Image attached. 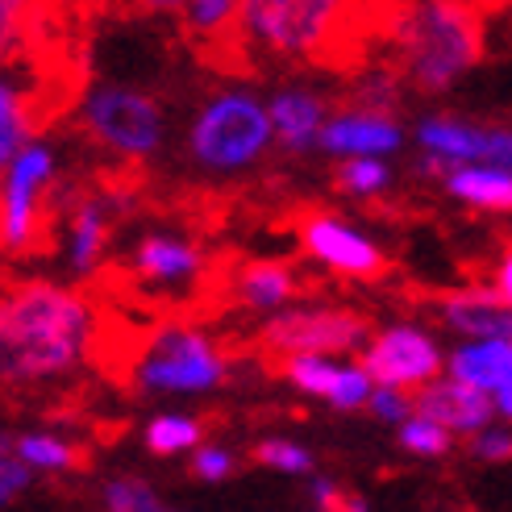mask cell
I'll list each match as a JSON object with an SVG mask.
<instances>
[{
	"label": "cell",
	"instance_id": "e575fe53",
	"mask_svg": "<svg viewBox=\"0 0 512 512\" xmlns=\"http://www.w3.org/2000/svg\"><path fill=\"white\" fill-rule=\"evenodd\" d=\"M313 496H317L321 512H367L363 500L350 496V492H342L338 483H329V479H313Z\"/></svg>",
	"mask_w": 512,
	"mask_h": 512
},
{
	"label": "cell",
	"instance_id": "7c38bea8",
	"mask_svg": "<svg viewBox=\"0 0 512 512\" xmlns=\"http://www.w3.org/2000/svg\"><path fill=\"white\" fill-rule=\"evenodd\" d=\"M413 413L438 421L442 429L450 433H479L483 425L496 421V408H492V396L479 392V388H467L458 379H429L425 388H417L413 396Z\"/></svg>",
	"mask_w": 512,
	"mask_h": 512
},
{
	"label": "cell",
	"instance_id": "ac0fdd59",
	"mask_svg": "<svg viewBox=\"0 0 512 512\" xmlns=\"http://www.w3.org/2000/svg\"><path fill=\"white\" fill-rule=\"evenodd\" d=\"M442 179L450 196L475 204L483 213H504L512 204V175L500 163H450Z\"/></svg>",
	"mask_w": 512,
	"mask_h": 512
},
{
	"label": "cell",
	"instance_id": "52a82bcc",
	"mask_svg": "<svg viewBox=\"0 0 512 512\" xmlns=\"http://www.w3.org/2000/svg\"><path fill=\"white\" fill-rule=\"evenodd\" d=\"M55 184V150L30 138L0 167V246L30 250L42 242L46 188Z\"/></svg>",
	"mask_w": 512,
	"mask_h": 512
},
{
	"label": "cell",
	"instance_id": "8d00e7d4",
	"mask_svg": "<svg viewBox=\"0 0 512 512\" xmlns=\"http://www.w3.org/2000/svg\"><path fill=\"white\" fill-rule=\"evenodd\" d=\"M38 9H46V0H0V13H9L17 21H34Z\"/></svg>",
	"mask_w": 512,
	"mask_h": 512
},
{
	"label": "cell",
	"instance_id": "7402d4cb",
	"mask_svg": "<svg viewBox=\"0 0 512 512\" xmlns=\"http://www.w3.org/2000/svg\"><path fill=\"white\" fill-rule=\"evenodd\" d=\"M184 34L200 46H234V21H238V0H184Z\"/></svg>",
	"mask_w": 512,
	"mask_h": 512
},
{
	"label": "cell",
	"instance_id": "e0dca14e",
	"mask_svg": "<svg viewBox=\"0 0 512 512\" xmlns=\"http://www.w3.org/2000/svg\"><path fill=\"white\" fill-rule=\"evenodd\" d=\"M38 109H42V100L0 67V167L30 138H38V125H42Z\"/></svg>",
	"mask_w": 512,
	"mask_h": 512
},
{
	"label": "cell",
	"instance_id": "ba28073f",
	"mask_svg": "<svg viewBox=\"0 0 512 512\" xmlns=\"http://www.w3.org/2000/svg\"><path fill=\"white\" fill-rule=\"evenodd\" d=\"M371 321L354 309H288L259 329V346L271 358L284 354H350L367 346Z\"/></svg>",
	"mask_w": 512,
	"mask_h": 512
},
{
	"label": "cell",
	"instance_id": "d6986e66",
	"mask_svg": "<svg viewBox=\"0 0 512 512\" xmlns=\"http://www.w3.org/2000/svg\"><path fill=\"white\" fill-rule=\"evenodd\" d=\"M200 267H204L200 250L175 234H150L134 254V271L142 279H155V284H184Z\"/></svg>",
	"mask_w": 512,
	"mask_h": 512
},
{
	"label": "cell",
	"instance_id": "30bf717a",
	"mask_svg": "<svg viewBox=\"0 0 512 512\" xmlns=\"http://www.w3.org/2000/svg\"><path fill=\"white\" fill-rule=\"evenodd\" d=\"M300 242L321 267L350 275V279H379L388 271L383 250L367 234H358L354 225L329 217V213H304L300 217Z\"/></svg>",
	"mask_w": 512,
	"mask_h": 512
},
{
	"label": "cell",
	"instance_id": "603a6c76",
	"mask_svg": "<svg viewBox=\"0 0 512 512\" xmlns=\"http://www.w3.org/2000/svg\"><path fill=\"white\" fill-rule=\"evenodd\" d=\"M275 371L288 383H296L300 392L329 400L338 388L342 363H334V354H284V358H275Z\"/></svg>",
	"mask_w": 512,
	"mask_h": 512
},
{
	"label": "cell",
	"instance_id": "ab89813d",
	"mask_svg": "<svg viewBox=\"0 0 512 512\" xmlns=\"http://www.w3.org/2000/svg\"><path fill=\"white\" fill-rule=\"evenodd\" d=\"M475 5H483V9L492 13V9H500V5H504V0H475Z\"/></svg>",
	"mask_w": 512,
	"mask_h": 512
},
{
	"label": "cell",
	"instance_id": "277c9868",
	"mask_svg": "<svg viewBox=\"0 0 512 512\" xmlns=\"http://www.w3.org/2000/svg\"><path fill=\"white\" fill-rule=\"evenodd\" d=\"M192 155L209 171H246L254 167L271 146V121L267 105L254 92H221L204 100L192 121Z\"/></svg>",
	"mask_w": 512,
	"mask_h": 512
},
{
	"label": "cell",
	"instance_id": "ffe728a7",
	"mask_svg": "<svg viewBox=\"0 0 512 512\" xmlns=\"http://www.w3.org/2000/svg\"><path fill=\"white\" fill-rule=\"evenodd\" d=\"M67 259L80 275H92L105 259L109 246V204L105 200H80L71 213V238H67Z\"/></svg>",
	"mask_w": 512,
	"mask_h": 512
},
{
	"label": "cell",
	"instance_id": "8992f818",
	"mask_svg": "<svg viewBox=\"0 0 512 512\" xmlns=\"http://www.w3.org/2000/svg\"><path fill=\"white\" fill-rule=\"evenodd\" d=\"M80 121L100 146H109L113 155L134 159V163L150 159L163 142L159 100L138 92V88H121V84L96 88L80 105Z\"/></svg>",
	"mask_w": 512,
	"mask_h": 512
},
{
	"label": "cell",
	"instance_id": "1f68e13d",
	"mask_svg": "<svg viewBox=\"0 0 512 512\" xmlns=\"http://www.w3.org/2000/svg\"><path fill=\"white\" fill-rule=\"evenodd\" d=\"M234 467H238V458L229 454L225 446H196L192 450V475L196 479H209V483H221V479H229L234 475Z\"/></svg>",
	"mask_w": 512,
	"mask_h": 512
},
{
	"label": "cell",
	"instance_id": "484cf974",
	"mask_svg": "<svg viewBox=\"0 0 512 512\" xmlns=\"http://www.w3.org/2000/svg\"><path fill=\"white\" fill-rule=\"evenodd\" d=\"M338 184L354 196H379V192L392 188V167L379 155H350L338 167Z\"/></svg>",
	"mask_w": 512,
	"mask_h": 512
},
{
	"label": "cell",
	"instance_id": "4fadbf2b",
	"mask_svg": "<svg viewBox=\"0 0 512 512\" xmlns=\"http://www.w3.org/2000/svg\"><path fill=\"white\" fill-rule=\"evenodd\" d=\"M438 313L446 329L463 334L467 342L475 338H508L512 334V317H508V300L492 284H471L458 292L438 296Z\"/></svg>",
	"mask_w": 512,
	"mask_h": 512
},
{
	"label": "cell",
	"instance_id": "2e32d148",
	"mask_svg": "<svg viewBox=\"0 0 512 512\" xmlns=\"http://www.w3.org/2000/svg\"><path fill=\"white\" fill-rule=\"evenodd\" d=\"M450 379L467 383V388L479 392H496L504 383H512V342L508 338H475L463 342L450 354Z\"/></svg>",
	"mask_w": 512,
	"mask_h": 512
},
{
	"label": "cell",
	"instance_id": "9c48e42d",
	"mask_svg": "<svg viewBox=\"0 0 512 512\" xmlns=\"http://www.w3.org/2000/svg\"><path fill=\"white\" fill-rule=\"evenodd\" d=\"M363 371L371 375V383H383V388H404L417 392L429 379H438L442 371V350L425 329L417 325H392L379 329V334L367 338L363 346Z\"/></svg>",
	"mask_w": 512,
	"mask_h": 512
},
{
	"label": "cell",
	"instance_id": "5b68a950",
	"mask_svg": "<svg viewBox=\"0 0 512 512\" xmlns=\"http://www.w3.org/2000/svg\"><path fill=\"white\" fill-rule=\"evenodd\" d=\"M225 371H229V363L209 334L171 325L146 342L142 358L134 363V383L142 392L196 396V392H213L225 379Z\"/></svg>",
	"mask_w": 512,
	"mask_h": 512
},
{
	"label": "cell",
	"instance_id": "d590c367",
	"mask_svg": "<svg viewBox=\"0 0 512 512\" xmlns=\"http://www.w3.org/2000/svg\"><path fill=\"white\" fill-rule=\"evenodd\" d=\"M25 25H30V21H17L9 13H0V67L17 55V46L25 42Z\"/></svg>",
	"mask_w": 512,
	"mask_h": 512
},
{
	"label": "cell",
	"instance_id": "6da1fadb",
	"mask_svg": "<svg viewBox=\"0 0 512 512\" xmlns=\"http://www.w3.org/2000/svg\"><path fill=\"white\" fill-rule=\"evenodd\" d=\"M88 296L25 279L0 292V383H42L84 363L92 346Z\"/></svg>",
	"mask_w": 512,
	"mask_h": 512
},
{
	"label": "cell",
	"instance_id": "9a60e30c",
	"mask_svg": "<svg viewBox=\"0 0 512 512\" xmlns=\"http://www.w3.org/2000/svg\"><path fill=\"white\" fill-rule=\"evenodd\" d=\"M267 121H271V142L292 150V155H304L309 146H317V134L325 125V100L304 88H284L271 96Z\"/></svg>",
	"mask_w": 512,
	"mask_h": 512
},
{
	"label": "cell",
	"instance_id": "836d02e7",
	"mask_svg": "<svg viewBox=\"0 0 512 512\" xmlns=\"http://www.w3.org/2000/svg\"><path fill=\"white\" fill-rule=\"evenodd\" d=\"M471 446L475 454L483 458V463H504V458L512 454V438H508V429H496V425H483L479 433H471Z\"/></svg>",
	"mask_w": 512,
	"mask_h": 512
},
{
	"label": "cell",
	"instance_id": "3957f363",
	"mask_svg": "<svg viewBox=\"0 0 512 512\" xmlns=\"http://www.w3.org/2000/svg\"><path fill=\"white\" fill-rule=\"evenodd\" d=\"M367 13V0H238L234 46L267 59H338V46Z\"/></svg>",
	"mask_w": 512,
	"mask_h": 512
},
{
	"label": "cell",
	"instance_id": "44dd1931",
	"mask_svg": "<svg viewBox=\"0 0 512 512\" xmlns=\"http://www.w3.org/2000/svg\"><path fill=\"white\" fill-rule=\"evenodd\" d=\"M238 296L250 309H284V304L296 296V271L292 263H279V259H263V263H246L238 271Z\"/></svg>",
	"mask_w": 512,
	"mask_h": 512
},
{
	"label": "cell",
	"instance_id": "d6a6232c",
	"mask_svg": "<svg viewBox=\"0 0 512 512\" xmlns=\"http://www.w3.org/2000/svg\"><path fill=\"white\" fill-rule=\"evenodd\" d=\"M367 404L375 408L383 421H396V425H400L408 413H413V396H408L404 388H383V383H375V388H371Z\"/></svg>",
	"mask_w": 512,
	"mask_h": 512
},
{
	"label": "cell",
	"instance_id": "5bb4252c",
	"mask_svg": "<svg viewBox=\"0 0 512 512\" xmlns=\"http://www.w3.org/2000/svg\"><path fill=\"white\" fill-rule=\"evenodd\" d=\"M404 142L400 125L388 113H375V109H354V113H338V117H325L317 146H325L329 155H392V150Z\"/></svg>",
	"mask_w": 512,
	"mask_h": 512
},
{
	"label": "cell",
	"instance_id": "d4e9b609",
	"mask_svg": "<svg viewBox=\"0 0 512 512\" xmlns=\"http://www.w3.org/2000/svg\"><path fill=\"white\" fill-rule=\"evenodd\" d=\"M204 442V425L192 417H155L146 425V446L155 454H184Z\"/></svg>",
	"mask_w": 512,
	"mask_h": 512
},
{
	"label": "cell",
	"instance_id": "60d3db41",
	"mask_svg": "<svg viewBox=\"0 0 512 512\" xmlns=\"http://www.w3.org/2000/svg\"><path fill=\"white\" fill-rule=\"evenodd\" d=\"M159 512H171V508H159Z\"/></svg>",
	"mask_w": 512,
	"mask_h": 512
},
{
	"label": "cell",
	"instance_id": "4316f807",
	"mask_svg": "<svg viewBox=\"0 0 512 512\" xmlns=\"http://www.w3.org/2000/svg\"><path fill=\"white\" fill-rule=\"evenodd\" d=\"M400 446L413 450V454H425V458H438V454H446L454 446V433L442 429L438 421L421 417V413H408L400 421Z\"/></svg>",
	"mask_w": 512,
	"mask_h": 512
},
{
	"label": "cell",
	"instance_id": "7a4b0ae2",
	"mask_svg": "<svg viewBox=\"0 0 512 512\" xmlns=\"http://www.w3.org/2000/svg\"><path fill=\"white\" fill-rule=\"evenodd\" d=\"M400 75L421 92H446L483 59L488 9L475 0H408L392 13Z\"/></svg>",
	"mask_w": 512,
	"mask_h": 512
},
{
	"label": "cell",
	"instance_id": "f546056e",
	"mask_svg": "<svg viewBox=\"0 0 512 512\" xmlns=\"http://www.w3.org/2000/svg\"><path fill=\"white\" fill-rule=\"evenodd\" d=\"M371 375L363 371V363H342V375H338V388L329 396V404L342 408V413H354V408H363L367 396H371Z\"/></svg>",
	"mask_w": 512,
	"mask_h": 512
},
{
	"label": "cell",
	"instance_id": "74e56055",
	"mask_svg": "<svg viewBox=\"0 0 512 512\" xmlns=\"http://www.w3.org/2000/svg\"><path fill=\"white\" fill-rule=\"evenodd\" d=\"M130 9H138V13H179L184 0H130Z\"/></svg>",
	"mask_w": 512,
	"mask_h": 512
},
{
	"label": "cell",
	"instance_id": "f1b7e54d",
	"mask_svg": "<svg viewBox=\"0 0 512 512\" xmlns=\"http://www.w3.org/2000/svg\"><path fill=\"white\" fill-rule=\"evenodd\" d=\"M254 463L275 467V471H288V475H309L313 471V454L304 450V446H296V442L271 438V442H259V450H254Z\"/></svg>",
	"mask_w": 512,
	"mask_h": 512
},
{
	"label": "cell",
	"instance_id": "8fae6325",
	"mask_svg": "<svg viewBox=\"0 0 512 512\" xmlns=\"http://www.w3.org/2000/svg\"><path fill=\"white\" fill-rule=\"evenodd\" d=\"M417 142L425 146V155L446 159V163H500V167H508V159H512L508 130L454 121V117H429V121H421L417 125Z\"/></svg>",
	"mask_w": 512,
	"mask_h": 512
},
{
	"label": "cell",
	"instance_id": "83f0119b",
	"mask_svg": "<svg viewBox=\"0 0 512 512\" xmlns=\"http://www.w3.org/2000/svg\"><path fill=\"white\" fill-rule=\"evenodd\" d=\"M105 508L109 512H159L163 500L142 479H113L105 488Z\"/></svg>",
	"mask_w": 512,
	"mask_h": 512
},
{
	"label": "cell",
	"instance_id": "4dcf8cb0",
	"mask_svg": "<svg viewBox=\"0 0 512 512\" xmlns=\"http://www.w3.org/2000/svg\"><path fill=\"white\" fill-rule=\"evenodd\" d=\"M30 479H34V471L13 454V438L0 433V504L17 500L25 488H30Z\"/></svg>",
	"mask_w": 512,
	"mask_h": 512
},
{
	"label": "cell",
	"instance_id": "cb8c5ba5",
	"mask_svg": "<svg viewBox=\"0 0 512 512\" xmlns=\"http://www.w3.org/2000/svg\"><path fill=\"white\" fill-rule=\"evenodd\" d=\"M13 454L30 471H71L84 463V454L75 450V442L55 438V433H25V438H13Z\"/></svg>",
	"mask_w": 512,
	"mask_h": 512
},
{
	"label": "cell",
	"instance_id": "f35d334b",
	"mask_svg": "<svg viewBox=\"0 0 512 512\" xmlns=\"http://www.w3.org/2000/svg\"><path fill=\"white\" fill-rule=\"evenodd\" d=\"M492 288H496V292H500L504 300L512 296V263H508V254H504V259H500V263H496V275H492Z\"/></svg>",
	"mask_w": 512,
	"mask_h": 512
}]
</instances>
